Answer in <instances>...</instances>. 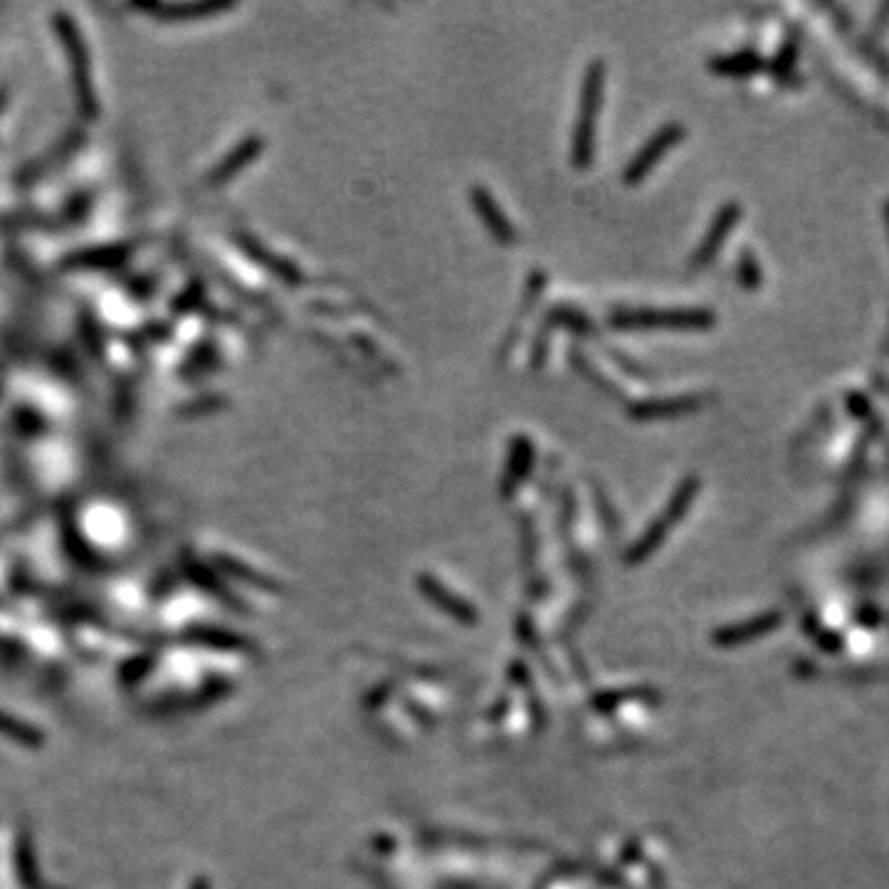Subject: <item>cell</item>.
<instances>
[{"instance_id":"2","label":"cell","mask_w":889,"mask_h":889,"mask_svg":"<svg viewBox=\"0 0 889 889\" xmlns=\"http://www.w3.org/2000/svg\"><path fill=\"white\" fill-rule=\"evenodd\" d=\"M608 324L615 329H707L714 324V314L707 309H652V307H615L608 314Z\"/></svg>"},{"instance_id":"4","label":"cell","mask_w":889,"mask_h":889,"mask_svg":"<svg viewBox=\"0 0 889 889\" xmlns=\"http://www.w3.org/2000/svg\"><path fill=\"white\" fill-rule=\"evenodd\" d=\"M470 203L477 210V215L485 223L487 233L492 235V240L497 245H514L517 243V228L509 223L507 213L502 210V205L494 201L492 193L485 186H472L470 188Z\"/></svg>"},{"instance_id":"5","label":"cell","mask_w":889,"mask_h":889,"mask_svg":"<svg viewBox=\"0 0 889 889\" xmlns=\"http://www.w3.org/2000/svg\"><path fill=\"white\" fill-rule=\"evenodd\" d=\"M702 401L697 396H677V398H645V401H635L628 405V415L640 423H650V420H667V418H680V415L692 413L697 410Z\"/></svg>"},{"instance_id":"8","label":"cell","mask_w":889,"mask_h":889,"mask_svg":"<svg viewBox=\"0 0 889 889\" xmlns=\"http://www.w3.org/2000/svg\"><path fill=\"white\" fill-rule=\"evenodd\" d=\"M556 326L573 331L576 336H591L593 331H596L593 329L591 317H588L583 309L573 307V304H554V307L546 312L544 326H541V329L551 331V329H556Z\"/></svg>"},{"instance_id":"1","label":"cell","mask_w":889,"mask_h":889,"mask_svg":"<svg viewBox=\"0 0 889 889\" xmlns=\"http://www.w3.org/2000/svg\"><path fill=\"white\" fill-rule=\"evenodd\" d=\"M603 89H606V65L601 60H591L583 72L578 119L571 136V166L578 171H586L596 161V134L598 117L603 109Z\"/></svg>"},{"instance_id":"6","label":"cell","mask_w":889,"mask_h":889,"mask_svg":"<svg viewBox=\"0 0 889 889\" xmlns=\"http://www.w3.org/2000/svg\"><path fill=\"white\" fill-rule=\"evenodd\" d=\"M534 455L536 447L531 443L529 435L524 433L512 435L507 447V465H504V477H502L504 497H509V494L526 480L531 465H534Z\"/></svg>"},{"instance_id":"7","label":"cell","mask_w":889,"mask_h":889,"mask_svg":"<svg viewBox=\"0 0 889 889\" xmlns=\"http://www.w3.org/2000/svg\"><path fill=\"white\" fill-rule=\"evenodd\" d=\"M739 215H741V210L736 203L724 205V208L719 210L717 218H714L712 225H709L707 235H704L702 245H699L697 252H694V257H692L694 270H702V267H707L709 262L714 260V255H717L719 247L724 245V238L729 235V230H734Z\"/></svg>"},{"instance_id":"9","label":"cell","mask_w":889,"mask_h":889,"mask_svg":"<svg viewBox=\"0 0 889 889\" xmlns=\"http://www.w3.org/2000/svg\"><path fill=\"white\" fill-rule=\"evenodd\" d=\"M247 252H250V255L260 262V265H265L267 270L275 272V275L280 277L284 284H289V287H299V284L307 282L304 280L302 270H299L297 265H292V262L284 260V257H280V255H272V252L265 250V247H262L260 243H247Z\"/></svg>"},{"instance_id":"3","label":"cell","mask_w":889,"mask_h":889,"mask_svg":"<svg viewBox=\"0 0 889 889\" xmlns=\"http://www.w3.org/2000/svg\"><path fill=\"white\" fill-rule=\"evenodd\" d=\"M685 139V126L682 124H665L662 129H657L650 139L640 146L638 154L628 161L623 171V183L625 186H640L657 166H660L662 156L670 149H675L680 141Z\"/></svg>"},{"instance_id":"10","label":"cell","mask_w":889,"mask_h":889,"mask_svg":"<svg viewBox=\"0 0 889 889\" xmlns=\"http://www.w3.org/2000/svg\"><path fill=\"white\" fill-rule=\"evenodd\" d=\"M571 364L576 366L581 373H586V378H591V381H596V386H598V388H603V391L615 393V396H620L618 386H615V383H610L608 378H603V373L598 371L596 366H591V361L583 359V354H581V351H578V349H576V351H571Z\"/></svg>"},{"instance_id":"11","label":"cell","mask_w":889,"mask_h":889,"mask_svg":"<svg viewBox=\"0 0 889 889\" xmlns=\"http://www.w3.org/2000/svg\"><path fill=\"white\" fill-rule=\"evenodd\" d=\"M712 67L717 72H722V75H744V72L756 70V62L754 57L749 60V57L739 55V57H722V60H714Z\"/></svg>"}]
</instances>
